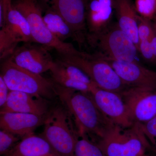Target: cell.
I'll return each instance as SVG.
<instances>
[{"mask_svg": "<svg viewBox=\"0 0 156 156\" xmlns=\"http://www.w3.org/2000/svg\"><path fill=\"white\" fill-rule=\"evenodd\" d=\"M56 88L57 96L74 118L79 133L97 140L116 126L99 110L90 93L66 89L56 84Z\"/></svg>", "mask_w": 156, "mask_h": 156, "instance_id": "6da1fadb", "label": "cell"}, {"mask_svg": "<svg viewBox=\"0 0 156 156\" xmlns=\"http://www.w3.org/2000/svg\"><path fill=\"white\" fill-rule=\"evenodd\" d=\"M96 143L106 156H143L151 149L138 123L128 128L115 126Z\"/></svg>", "mask_w": 156, "mask_h": 156, "instance_id": "7a4b0ae2", "label": "cell"}, {"mask_svg": "<svg viewBox=\"0 0 156 156\" xmlns=\"http://www.w3.org/2000/svg\"><path fill=\"white\" fill-rule=\"evenodd\" d=\"M12 6L27 20L34 42L54 49L59 56L80 53L71 44L61 41L51 33L43 19V8L38 0H16L12 2Z\"/></svg>", "mask_w": 156, "mask_h": 156, "instance_id": "3957f363", "label": "cell"}, {"mask_svg": "<svg viewBox=\"0 0 156 156\" xmlns=\"http://www.w3.org/2000/svg\"><path fill=\"white\" fill-rule=\"evenodd\" d=\"M1 69V75L10 91L25 92L47 100L57 96L56 85L51 79L18 67L8 59L3 62Z\"/></svg>", "mask_w": 156, "mask_h": 156, "instance_id": "277c9868", "label": "cell"}, {"mask_svg": "<svg viewBox=\"0 0 156 156\" xmlns=\"http://www.w3.org/2000/svg\"><path fill=\"white\" fill-rule=\"evenodd\" d=\"M58 58L80 69L101 89L121 94L130 87L107 62L98 55L81 52L76 55L59 56Z\"/></svg>", "mask_w": 156, "mask_h": 156, "instance_id": "5b68a950", "label": "cell"}, {"mask_svg": "<svg viewBox=\"0 0 156 156\" xmlns=\"http://www.w3.org/2000/svg\"><path fill=\"white\" fill-rule=\"evenodd\" d=\"M69 115L64 106L50 109L41 136L60 156H75L76 129Z\"/></svg>", "mask_w": 156, "mask_h": 156, "instance_id": "8992f818", "label": "cell"}, {"mask_svg": "<svg viewBox=\"0 0 156 156\" xmlns=\"http://www.w3.org/2000/svg\"><path fill=\"white\" fill-rule=\"evenodd\" d=\"M90 44L99 51L98 56L104 59L137 62V48L118 23L109 25L95 35L87 37Z\"/></svg>", "mask_w": 156, "mask_h": 156, "instance_id": "52a82bcc", "label": "cell"}, {"mask_svg": "<svg viewBox=\"0 0 156 156\" xmlns=\"http://www.w3.org/2000/svg\"><path fill=\"white\" fill-rule=\"evenodd\" d=\"M34 42L27 20L20 11L12 7L0 30V58H9L19 43Z\"/></svg>", "mask_w": 156, "mask_h": 156, "instance_id": "ba28073f", "label": "cell"}, {"mask_svg": "<svg viewBox=\"0 0 156 156\" xmlns=\"http://www.w3.org/2000/svg\"><path fill=\"white\" fill-rule=\"evenodd\" d=\"M43 7L54 10L67 22L79 44L87 39V6L85 0H42Z\"/></svg>", "mask_w": 156, "mask_h": 156, "instance_id": "9c48e42d", "label": "cell"}, {"mask_svg": "<svg viewBox=\"0 0 156 156\" xmlns=\"http://www.w3.org/2000/svg\"><path fill=\"white\" fill-rule=\"evenodd\" d=\"M50 48L35 42L17 47L9 59L18 67L37 74L49 71L54 63Z\"/></svg>", "mask_w": 156, "mask_h": 156, "instance_id": "30bf717a", "label": "cell"}, {"mask_svg": "<svg viewBox=\"0 0 156 156\" xmlns=\"http://www.w3.org/2000/svg\"><path fill=\"white\" fill-rule=\"evenodd\" d=\"M133 124H144L156 117V91L129 87L120 94Z\"/></svg>", "mask_w": 156, "mask_h": 156, "instance_id": "8fae6325", "label": "cell"}, {"mask_svg": "<svg viewBox=\"0 0 156 156\" xmlns=\"http://www.w3.org/2000/svg\"><path fill=\"white\" fill-rule=\"evenodd\" d=\"M89 93L99 110L115 125L128 128L134 125L120 94L104 90L96 86Z\"/></svg>", "mask_w": 156, "mask_h": 156, "instance_id": "7c38bea8", "label": "cell"}, {"mask_svg": "<svg viewBox=\"0 0 156 156\" xmlns=\"http://www.w3.org/2000/svg\"><path fill=\"white\" fill-rule=\"evenodd\" d=\"M104 60L108 62L128 87L156 91V72L146 68L138 62Z\"/></svg>", "mask_w": 156, "mask_h": 156, "instance_id": "4fadbf2b", "label": "cell"}, {"mask_svg": "<svg viewBox=\"0 0 156 156\" xmlns=\"http://www.w3.org/2000/svg\"><path fill=\"white\" fill-rule=\"evenodd\" d=\"M46 115L19 112L1 113L0 128L23 138L34 134L37 128L44 125Z\"/></svg>", "mask_w": 156, "mask_h": 156, "instance_id": "5bb4252c", "label": "cell"}, {"mask_svg": "<svg viewBox=\"0 0 156 156\" xmlns=\"http://www.w3.org/2000/svg\"><path fill=\"white\" fill-rule=\"evenodd\" d=\"M48 100L19 91H10L1 113L19 112L46 115L50 110Z\"/></svg>", "mask_w": 156, "mask_h": 156, "instance_id": "9a60e30c", "label": "cell"}, {"mask_svg": "<svg viewBox=\"0 0 156 156\" xmlns=\"http://www.w3.org/2000/svg\"><path fill=\"white\" fill-rule=\"evenodd\" d=\"M112 7V0H91L87 9V37L97 34L108 26Z\"/></svg>", "mask_w": 156, "mask_h": 156, "instance_id": "2e32d148", "label": "cell"}, {"mask_svg": "<svg viewBox=\"0 0 156 156\" xmlns=\"http://www.w3.org/2000/svg\"><path fill=\"white\" fill-rule=\"evenodd\" d=\"M116 7L119 27L136 46L138 51V16L130 0H116Z\"/></svg>", "mask_w": 156, "mask_h": 156, "instance_id": "e0dca14e", "label": "cell"}, {"mask_svg": "<svg viewBox=\"0 0 156 156\" xmlns=\"http://www.w3.org/2000/svg\"><path fill=\"white\" fill-rule=\"evenodd\" d=\"M8 156H60L41 136L31 134L23 138Z\"/></svg>", "mask_w": 156, "mask_h": 156, "instance_id": "ac0fdd59", "label": "cell"}, {"mask_svg": "<svg viewBox=\"0 0 156 156\" xmlns=\"http://www.w3.org/2000/svg\"><path fill=\"white\" fill-rule=\"evenodd\" d=\"M43 8V19L51 33L62 42H66L69 38L76 41L73 31L64 19L54 10L46 7Z\"/></svg>", "mask_w": 156, "mask_h": 156, "instance_id": "d6986e66", "label": "cell"}, {"mask_svg": "<svg viewBox=\"0 0 156 156\" xmlns=\"http://www.w3.org/2000/svg\"><path fill=\"white\" fill-rule=\"evenodd\" d=\"M51 79L54 83L63 88L73 89L76 91L90 93L94 86H89L84 83L74 80L64 73L54 61L50 71Z\"/></svg>", "mask_w": 156, "mask_h": 156, "instance_id": "ffe728a7", "label": "cell"}, {"mask_svg": "<svg viewBox=\"0 0 156 156\" xmlns=\"http://www.w3.org/2000/svg\"><path fill=\"white\" fill-rule=\"evenodd\" d=\"M75 156H106L97 144L83 133L76 131Z\"/></svg>", "mask_w": 156, "mask_h": 156, "instance_id": "44dd1931", "label": "cell"}, {"mask_svg": "<svg viewBox=\"0 0 156 156\" xmlns=\"http://www.w3.org/2000/svg\"><path fill=\"white\" fill-rule=\"evenodd\" d=\"M55 61L61 70L74 80L84 83L92 87L95 85L82 70L76 66L58 58Z\"/></svg>", "mask_w": 156, "mask_h": 156, "instance_id": "7402d4cb", "label": "cell"}, {"mask_svg": "<svg viewBox=\"0 0 156 156\" xmlns=\"http://www.w3.org/2000/svg\"><path fill=\"white\" fill-rule=\"evenodd\" d=\"M135 8L139 15L151 20L156 14V0H136Z\"/></svg>", "mask_w": 156, "mask_h": 156, "instance_id": "603a6c76", "label": "cell"}, {"mask_svg": "<svg viewBox=\"0 0 156 156\" xmlns=\"http://www.w3.org/2000/svg\"><path fill=\"white\" fill-rule=\"evenodd\" d=\"M19 136L5 130L0 131V154H7L10 149L19 140Z\"/></svg>", "mask_w": 156, "mask_h": 156, "instance_id": "cb8c5ba5", "label": "cell"}, {"mask_svg": "<svg viewBox=\"0 0 156 156\" xmlns=\"http://www.w3.org/2000/svg\"><path fill=\"white\" fill-rule=\"evenodd\" d=\"M140 126L151 146V150L156 154V117L147 122L140 124Z\"/></svg>", "mask_w": 156, "mask_h": 156, "instance_id": "d4e9b609", "label": "cell"}, {"mask_svg": "<svg viewBox=\"0 0 156 156\" xmlns=\"http://www.w3.org/2000/svg\"><path fill=\"white\" fill-rule=\"evenodd\" d=\"M154 32L153 26L150 20L138 15V34L140 41L149 40Z\"/></svg>", "mask_w": 156, "mask_h": 156, "instance_id": "484cf974", "label": "cell"}, {"mask_svg": "<svg viewBox=\"0 0 156 156\" xmlns=\"http://www.w3.org/2000/svg\"><path fill=\"white\" fill-rule=\"evenodd\" d=\"M138 51L146 60L151 62H156L149 40H144L140 41Z\"/></svg>", "mask_w": 156, "mask_h": 156, "instance_id": "4316f807", "label": "cell"}, {"mask_svg": "<svg viewBox=\"0 0 156 156\" xmlns=\"http://www.w3.org/2000/svg\"><path fill=\"white\" fill-rule=\"evenodd\" d=\"M10 90L4 80L2 76L0 75V106L2 107L6 103Z\"/></svg>", "mask_w": 156, "mask_h": 156, "instance_id": "83f0119b", "label": "cell"}, {"mask_svg": "<svg viewBox=\"0 0 156 156\" xmlns=\"http://www.w3.org/2000/svg\"><path fill=\"white\" fill-rule=\"evenodd\" d=\"M12 0H0V5L2 6L3 13H4V19H5L4 23L5 21L8 12L12 8Z\"/></svg>", "mask_w": 156, "mask_h": 156, "instance_id": "f1b7e54d", "label": "cell"}, {"mask_svg": "<svg viewBox=\"0 0 156 156\" xmlns=\"http://www.w3.org/2000/svg\"><path fill=\"white\" fill-rule=\"evenodd\" d=\"M149 41L154 56L156 60V33L154 30L153 34L149 39Z\"/></svg>", "mask_w": 156, "mask_h": 156, "instance_id": "f546056e", "label": "cell"}, {"mask_svg": "<svg viewBox=\"0 0 156 156\" xmlns=\"http://www.w3.org/2000/svg\"><path fill=\"white\" fill-rule=\"evenodd\" d=\"M153 19L154 23L153 24V26L154 30L155 31L156 33V14L155 15Z\"/></svg>", "mask_w": 156, "mask_h": 156, "instance_id": "4dcf8cb0", "label": "cell"}, {"mask_svg": "<svg viewBox=\"0 0 156 156\" xmlns=\"http://www.w3.org/2000/svg\"><path fill=\"white\" fill-rule=\"evenodd\" d=\"M143 156H149V155H147V154H144V155H143Z\"/></svg>", "mask_w": 156, "mask_h": 156, "instance_id": "1f68e13d", "label": "cell"}, {"mask_svg": "<svg viewBox=\"0 0 156 156\" xmlns=\"http://www.w3.org/2000/svg\"></svg>", "mask_w": 156, "mask_h": 156, "instance_id": "d6a6232c", "label": "cell"}]
</instances>
